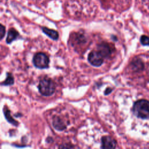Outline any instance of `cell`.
<instances>
[{"mask_svg":"<svg viewBox=\"0 0 149 149\" xmlns=\"http://www.w3.org/2000/svg\"><path fill=\"white\" fill-rule=\"evenodd\" d=\"M33 63L34 66L38 69H46L48 68L49 59L45 54L43 52H37L33 58Z\"/></svg>","mask_w":149,"mask_h":149,"instance_id":"cell-3","label":"cell"},{"mask_svg":"<svg viewBox=\"0 0 149 149\" xmlns=\"http://www.w3.org/2000/svg\"><path fill=\"white\" fill-rule=\"evenodd\" d=\"M52 124L53 127L58 131H62L66 128L64 120L58 116H54L52 118Z\"/></svg>","mask_w":149,"mask_h":149,"instance_id":"cell-7","label":"cell"},{"mask_svg":"<svg viewBox=\"0 0 149 149\" xmlns=\"http://www.w3.org/2000/svg\"><path fill=\"white\" fill-rule=\"evenodd\" d=\"M132 68L134 70H138L139 69H141L143 66V63L141 62L140 60H134L132 62Z\"/></svg>","mask_w":149,"mask_h":149,"instance_id":"cell-12","label":"cell"},{"mask_svg":"<svg viewBox=\"0 0 149 149\" xmlns=\"http://www.w3.org/2000/svg\"><path fill=\"white\" fill-rule=\"evenodd\" d=\"M116 140L109 136H104L101 139V148L104 149L115 148L116 146Z\"/></svg>","mask_w":149,"mask_h":149,"instance_id":"cell-5","label":"cell"},{"mask_svg":"<svg viewBox=\"0 0 149 149\" xmlns=\"http://www.w3.org/2000/svg\"><path fill=\"white\" fill-rule=\"evenodd\" d=\"M112 88H111V87H108V88H107L105 89V90L104 91V94H105V95H108V94H110V93L112 92Z\"/></svg>","mask_w":149,"mask_h":149,"instance_id":"cell-15","label":"cell"},{"mask_svg":"<svg viewBox=\"0 0 149 149\" xmlns=\"http://www.w3.org/2000/svg\"><path fill=\"white\" fill-rule=\"evenodd\" d=\"M140 42L144 45H149V37L146 36H142L140 38Z\"/></svg>","mask_w":149,"mask_h":149,"instance_id":"cell-13","label":"cell"},{"mask_svg":"<svg viewBox=\"0 0 149 149\" xmlns=\"http://www.w3.org/2000/svg\"><path fill=\"white\" fill-rule=\"evenodd\" d=\"M134 115L141 119L149 118V101L146 100L136 101L133 106Z\"/></svg>","mask_w":149,"mask_h":149,"instance_id":"cell-1","label":"cell"},{"mask_svg":"<svg viewBox=\"0 0 149 149\" xmlns=\"http://www.w3.org/2000/svg\"><path fill=\"white\" fill-rule=\"evenodd\" d=\"M3 113H4V115L5 117V119H6V120L10 123V124L15 126H17L19 125V123L15 119H13L11 115H10V111L8 109H7L6 108H4V110H3Z\"/></svg>","mask_w":149,"mask_h":149,"instance_id":"cell-10","label":"cell"},{"mask_svg":"<svg viewBox=\"0 0 149 149\" xmlns=\"http://www.w3.org/2000/svg\"><path fill=\"white\" fill-rule=\"evenodd\" d=\"M19 33L13 28H11L8 30L7 37L6 38V42L7 44L12 43L14 40H15L19 36Z\"/></svg>","mask_w":149,"mask_h":149,"instance_id":"cell-9","label":"cell"},{"mask_svg":"<svg viewBox=\"0 0 149 149\" xmlns=\"http://www.w3.org/2000/svg\"><path fill=\"white\" fill-rule=\"evenodd\" d=\"M88 62L95 67L101 66L104 63V57L98 51H92L88 55Z\"/></svg>","mask_w":149,"mask_h":149,"instance_id":"cell-4","label":"cell"},{"mask_svg":"<svg viewBox=\"0 0 149 149\" xmlns=\"http://www.w3.org/2000/svg\"><path fill=\"white\" fill-rule=\"evenodd\" d=\"M5 34V26L1 24H0V38L1 40H2Z\"/></svg>","mask_w":149,"mask_h":149,"instance_id":"cell-14","label":"cell"},{"mask_svg":"<svg viewBox=\"0 0 149 149\" xmlns=\"http://www.w3.org/2000/svg\"><path fill=\"white\" fill-rule=\"evenodd\" d=\"M38 88L41 95L48 97L52 95L55 93V84L51 79L45 77L40 81Z\"/></svg>","mask_w":149,"mask_h":149,"instance_id":"cell-2","label":"cell"},{"mask_svg":"<svg viewBox=\"0 0 149 149\" xmlns=\"http://www.w3.org/2000/svg\"><path fill=\"white\" fill-rule=\"evenodd\" d=\"M14 83V78L10 73H6V77L5 80L1 83L3 86H10Z\"/></svg>","mask_w":149,"mask_h":149,"instance_id":"cell-11","label":"cell"},{"mask_svg":"<svg viewBox=\"0 0 149 149\" xmlns=\"http://www.w3.org/2000/svg\"><path fill=\"white\" fill-rule=\"evenodd\" d=\"M97 51L101 54L104 58H109L112 54V48L109 44L106 42H101L97 45Z\"/></svg>","mask_w":149,"mask_h":149,"instance_id":"cell-6","label":"cell"},{"mask_svg":"<svg viewBox=\"0 0 149 149\" xmlns=\"http://www.w3.org/2000/svg\"><path fill=\"white\" fill-rule=\"evenodd\" d=\"M41 30L45 34H46L48 37H49L52 40L56 41L58 39L59 34L57 31L53 29H50L46 27H42Z\"/></svg>","mask_w":149,"mask_h":149,"instance_id":"cell-8","label":"cell"}]
</instances>
